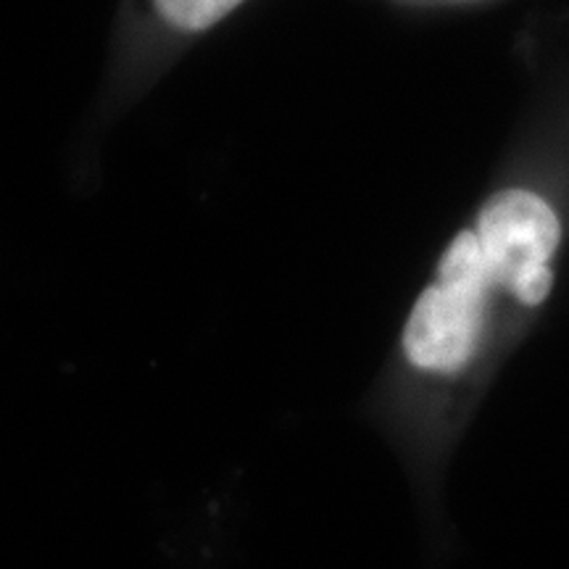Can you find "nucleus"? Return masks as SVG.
<instances>
[{
    "label": "nucleus",
    "mask_w": 569,
    "mask_h": 569,
    "mask_svg": "<svg viewBox=\"0 0 569 569\" xmlns=\"http://www.w3.org/2000/svg\"><path fill=\"white\" fill-rule=\"evenodd\" d=\"M417 3H461V0H417Z\"/></svg>",
    "instance_id": "7ed1b4c3"
},
{
    "label": "nucleus",
    "mask_w": 569,
    "mask_h": 569,
    "mask_svg": "<svg viewBox=\"0 0 569 569\" xmlns=\"http://www.w3.org/2000/svg\"><path fill=\"white\" fill-rule=\"evenodd\" d=\"M561 246L557 203L530 184H507L440 251L396 351L398 396L415 411L407 425H425L430 448L480 386L503 327L551 298Z\"/></svg>",
    "instance_id": "f257e3e1"
},
{
    "label": "nucleus",
    "mask_w": 569,
    "mask_h": 569,
    "mask_svg": "<svg viewBox=\"0 0 569 569\" xmlns=\"http://www.w3.org/2000/svg\"><path fill=\"white\" fill-rule=\"evenodd\" d=\"M246 3L248 0H130V48L124 56L134 63L127 80H146V69L159 71L163 59H172L190 42L217 30Z\"/></svg>",
    "instance_id": "f03ea898"
}]
</instances>
